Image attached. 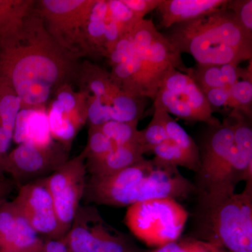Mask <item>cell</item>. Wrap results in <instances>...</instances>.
I'll return each instance as SVG.
<instances>
[{
	"label": "cell",
	"mask_w": 252,
	"mask_h": 252,
	"mask_svg": "<svg viewBox=\"0 0 252 252\" xmlns=\"http://www.w3.org/2000/svg\"><path fill=\"white\" fill-rule=\"evenodd\" d=\"M208 245L209 249H210L211 252H230L227 251V250H223V249L218 248V247L215 246V245H211V244L207 243Z\"/></svg>",
	"instance_id": "f35d334b"
},
{
	"label": "cell",
	"mask_w": 252,
	"mask_h": 252,
	"mask_svg": "<svg viewBox=\"0 0 252 252\" xmlns=\"http://www.w3.org/2000/svg\"><path fill=\"white\" fill-rule=\"evenodd\" d=\"M107 1L109 6L107 18L114 20L122 28L124 34L131 31L136 23L140 21L135 17L132 11L123 2L122 0H109Z\"/></svg>",
	"instance_id": "83f0119b"
},
{
	"label": "cell",
	"mask_w": 252,
	"mask_h": 252,
	"mask_svg": "<svg viewBox=\"0 0 252 252\" xmlns=\"http://www.w3.org/2000/svg\"><path fill=\"white\" fill-rule=\"evenodd\" d=\"M224 8L231 11L242 27L252 34V0H227Z\"/></svg>",
	"instance_id": "f1b7e54d"
},
{
	"label": "cell",
	"mask_w": 252,
	"mask_h": 252,
	"mask_svg": "<svg viewBox=\"0 0 252 252\" xmlns=\"http://www.w3.org/2000/svg\"><path fill=\"white\" fill-rule=\"evenodd\" d=\"M86 172V158L81 154L63 163L44 179L65 235L85 193Z\"/></svg>",
	"instance_id": "9c48e42d"
},
{
	"label": "cell",
	"mask_w": 252,
	"mask_h": 252,
	"mask_svg": "<svg viewBox=\"0 0 252 252\" xmlns=\"http://www.w3.org/2000/svg\"><path fill=\"white\" fill-rule=\"evenodd\" d=\"M124 34L122 28L112 18H107L105 20V32H104V49L106 56L113 49L114 46Z\"/></svg>",
	"instance_id": "836d02e7"
},
{
	"label": "cell",
	"mask_w": 252,
	"mask_h": 252,
	"mask_svg": "<svg viewBox=\"0 0 252 252\" xmlns=\"http://www.w3.org/2000/svg\"><path fill=\"white\" fill-rule=\"evenodd\" d=\"M94 1H65V0H45L41 1L44 17L49 21V34L55 36L53 39L59 40L64 32L74 30L77 35L85 41L84 28L89 21V13ZM88 45V44H87Z\"/></svg>",
	"instance_id": "4fadbf2b"
},
{
	"label": "cell",
	"mask_w": 252,
	"mask_h": 252,
	"mask_svg": "<svg viewBox=\"0 0 252 252\" xmlns=\"http://www.w3.org/2000/svg\"><path fill=\"white\" fill-rule=\"evenodd\" d=\"M67 161L62 149L55 144L42 149L29 143L18 144L5 158L2 172L12 176L16 182H25L48 172H54Z\"/></svg>",
	"instance_id": "8fae6325"
},
{
	"label": "cell",
	"mask_w": 252,
	"mask_h": 252,
	"mask_svg": "<svg viewBox=\"0 0 252 252\" xmlns=\"http://www.w3.org/2000/svg\"><path fill=\"white\" fill-rule=\"evenodd\" d=\"M235 146L234 174L237 184L252 181V128L251 120L232 109L228 114Z\"/></svg>",
	"instance_id": "9a60e30c"
},
{
	"label": "cell",
	"mask_w": 252,
	"mask_h": 252,
	"mask_svg": "<svg viewBox=\"0 0 252 252\" xmlns=\"http://www.w3.org/2000/svg\"><path fill=\"white\" fill-rule=\"evenodd\" d=\"M72 252H135L128 240L109 225L94 207H79L63 238Z\"/></svg>",
	"instance_id": "ba28073f"
},
{
	"label": "cell",
	"mask_w": 252,
	"mask_h": 252,
	"mask_svg": "<svg viewBox=\"0 0 252 252\" xmlns=\"http://www.w3.org/2000/svg\"><path fill=\"white\" fill-rule=\"evenodd\" d=\"M57 100L62 104L66 115H71L74 112L77 106V99L72 93L66 90L61 91L58 94Z\"/></svg>",
	"instance_id": "8d00e7d4"
},
{
	"label": "cell",
	"mask_w": 252,
	"mask_h": 252,
	"mask_svg": "<svg viewBox=\"0 0 252 252\" xmlns=\"http://www.w3.org/2000/svg\"><path fill=\"white\" fill-rule=\"evenodd\" d=\"M69 59L41 20L27 18L16 37L0 49V80L19 97L22 108H39L70 75Z\"/></svg>",
	"instance_id": "6da1fadb"
},
{
	"label": "cell",
	"mask_w": 252,
	"mask_h": 252,
	"mask_svg": "<svg viewBox=\"0 0 252 252\" xmlns=\"http://www.w3.org/2000/svg\"><path fill=\"white\" fill-rule=\"evenodd\" d=\"M115 147H117L99 127H91L88 144L82 154L86 160H91L103 157Z\"/></svg>",
	"instance_id": "4316f807"
},
{
	"label": "cell",
	"mask_w": 252,
	"mask_h": 252,
	"mask_svg": "<svg viewBox=\"0 0 252 252\" xmlns=\"http://www.w3.org/2000/svg\"><path fill=\"white\" fill-rule=\"evenodd\" d=\"M151 153L155 155L154 158L156 160L163 163L177 167H184L198 172L200 164L170 140H167L157 147H154Z\"/></svg>",
	"instance_id": "7402d4cb"
},
{
	"label": "cell",
	"mask_w": 252,
	"mask_h": 252,
	"mask_svg": "<svg viewBox=\"0 0 252 252\" xmlns=\"http://www.w3.org/2000/svg\"><path fill=\"white\" fill-rule=\"evenodd\" d=\"M48 118L53 139L69 147L77 133L79 126L64 112L57 109L51 108Z\"/></svg>",
	"instance_id": "cb8c5ba5"
},
{
	"label": "cell",
	"mask_w": 252,
	"mask_h": 252,
	"mask_svg": "<svg viewBox=\"0 0 252 252\" xmlns=\"http://www.w3.org/2000/svg\"><path fill=\"white\" fill-rule=\"evenodd\" d=\"M188 215L175 199L154 198L128 206L125 222L134 236L158 248L179 240Z\"/></svg>",
	"instance_id": "5b68a950"
},
{
	"label": "cell",
	"mask_w": 252,
	"mask_h": 252,
	"mask_svg": "<svg viewBox=\"0 0 252 252\" xmlns=\"http://www.w3.org/2000/svg\"><path fill=\"white\" fill-rule=\"evenodd\" d=\"M228 107L241 112L252 121V81L243 79L230 86Z\"/></svg>",
	"instance_id": "484cf974"
},
{
	"label": "cell",
	"mask_w": 252,
	"mask_h": 252,
	"mask_svg": "<svg viewBox=\"0 0 252 252\" xmlns=\"http://www.w3.org/2000/svg\"><path fill=\"white\" fill-rule=\"evenodd\" d=\"M133 42L131 37L130 31L122 34L112 51L107 55V57H108L109 62L112 67H114L125 62L126 60L133 54Z\"/></svg>",
	"instance_id": "f546056e"
},
{
	"label": "cell",
	"mask_w": 252,
	"mask_h": 252,
	"mask_svg": "<svg viewBox=\"0 0 252 252\" xmlns=\"http://www.w3.org/2000/svg\"><path fill=\"white\" fill-rule=\"evenodd\" d=\"M207 250H206V251L203 252H211V251H210V249H209L208 245H207Z\"/></svg>",
	"instance_id": "ab89813d"
},
{
	"label": "cell",
	"mask_w": 252,
	"mask_h": 252,
	"mask_svg": "<svg viewBox=\"0 0 252 252\" xmlns=\"http://www.w3.org/2000/svg\"><path fill=\"white\" fill-rule=\"evenodd\" d=\"M144 154L138 144L117 147L103 157L86 160V170L91 177H107L140 161L144 158Z\"/></svg>",
	"instance_id": "e0dca14e"
},
{
	"label": "cell",
	"mask_w": 252,
	"mask_h": 252,
	"mask_svg": "<svg viewBox=\"0 0 252 252\" xmlns=\"http://www.w3.org/2000/svg\"><path fill=\"white\" fill-rule=\"evenodd\" d=\"M207 250L206 242L185 240L167 243L152 252H203Z\"/></svg>",
	"instance_id": "4dcf8cb0"
},
{
	"label": "cell",
	"mask_w": 252,
	"mask_h": 252,
	"mask_svg": "<svg viewBox=\"0 0 252 252\" xmlns=\"http://www.w3.org/2000/svg\"><path fill=\"white\" fill-rule=\"evenodd\" d=\"M43 241L13 202L0 205V252H38Z\"/></svg>",
	"instance_id": "7c38bea8"
},
{
	"label": "cell",
	"mask_w": 252,
	"mask_h": 252,
	"mask_svg": "<svg viewBox=\"0 0 252 252\" xmlns=\"http://www.w3.org/2000/svg\"><path fill=\"white\" fill-rule=\"evenodd\" d=\"M137 124L138 121L132 122L110 121L99 127L116 147L132 144L140 145V133L137 129Z\"/></svg>",
	"instance_id": "44dd1931"
},
{
	"label": "cell",
	"mask_w": 252,
	"mask_h": 252,
	"mask_svg": "<svg viewBox=\"0 0 252 252\" xmlns=\"http://www.w3.org/2000/svg\"><path fill=\"white\" fill-rule=\"evenodd\" d=\"M170 28L164 36L180 54H190L197 64L238 66L252 59V34L224 6Z\"/></svg>",
	"instance_id": "3957f363"
},
{
	"label": "cell",
	"mask_w": 252,
	"mask_h": 252,
	"mask_svg": "<svg viewBox=\"0 0 252 252\" xmlns=\"http://www.w3.org/2000/svg\"><path fill=\"white\" fill-rule=\"evenodd\" d=\"M164 114L165 111L154 107L152 120L144 130H140V145L144 154L152 152L154 147L168 140Z\"/></svg>",
	"instance_id": "603a6c76"
},
{
	"label": "cell",
	"mask_w": 252,
	"mask_h": 252,
	"mask_svg": "<svg viewBox=\"0 0 252 252\" xmlns=\"http://www.w3.org/2000/svg\"><path fill=\"white\" fill-rule=\"evenodd\" d=\"M108 1L104 0L94 1L89 13V21H104L108 17Z\"/></svg>",
	"instance_id": "e575fe53"
},
{
	"label": "cell",
	"mask_w": 252,
	"mask_h": 252,
	"mask_svg": "<svg viewBox=\"0 0 252 252\" xmlns=\"http://www.w3.org/2000/svg\"><path fill=\"white\" fill-rule=\"evenodd\" d=\"M147 103V97H135L122 91L113 97L109 103L104 104L107 121L139 122Z\"/></svg>",
	"instance_id": "ffe728a7"
},
{
	"label": "cell",
	"mask_w": 252,
	"mask_h": 252,
	"mask_svg": "<svg viewBox=\"0 0 252 252\" xmlns=\"http://www.w3.org/2000/svg\"><path fill=\"white\" fill-rule=\"evenodd\" d=\"M202 144L199 185L202 194L235 190V146L233 129L228 117L215 121Z\"/></svg>",
	"instance_id": "8992f818"
},
{
	"label": "cell",
	"mask_w": 252,
	"mask_h": 252,
	"mask_svg": "<svg viewBox=\"0 0 252 252\" xmlns=\"http://www.w3.org/2000/svg\"><path fill=\"white\" fill-rule=\"evenodd\" d=\"M38 252H72L69 247L61 239H49L43 241L40 250Z\"/></svg>",
	"instance_id": "d590c367"
},
{
	"label": "cell",
	"mask_w": 252,
	"mask_h": 252,
	"mask_svg": "<svg viewBox=\"0 0 252 252\" xmlns=\"http://www.w3.org/2000/svg\"><path fill=\"white\" fill-rule=\"evenodd\" d=\"M12 202L37 234L50 239H61L65 235L44 179L21 186Z\"/></svg>",
	"instance_id": "30bf717a"
},
{
	"label": "cell",
	"mask_w": 252,
	"mask_h": 252,
	"mask_svg": "<svg viewBox=\"0 0 252 252\" xmlns=\"http://www.w3.org/2000/svg\"><path fill=\"white\" fill-rule=\"evenodd\" d=\"M13 140L16 144L29 143L39 148L54 145L48 114L39 108H22L15 124Z\"/></svg>",
	"instance_id": "5bb4252c"
},
{
	"label": "cell",
	"mask_w": 252,
	"mask_h": 252,
	"mask_svg": "<svg viewBox=\"0 0 252 252\" xmlns=\"http://www.w3.org/2000/svg\"><path fill=\"white\" fill-rule=\"evenodd\" d=\"M132 11L137 19H143L144 16L161 4L162 0H122Z\"/></svg>",
	"instance_id": "1f68e13d"
},
{
	"label": "cell",
	"mask_w": 252,
	"mask_h": 252,
	"mask_svg": "<svg viewBox=\"0 0 252 252\" xmlns=\"http://www.w3.org/2000/svg\"><path fill=\"white\" fill-rule=\"evenodd\" d=\"M241 69L232 64H199L188 68L189 74L202 92L215 88H230L241 78Z\"/></svg>",
	"instance_id": "ac0fdd59"
},
{
	"label": "cell",
	"mask_w": 252,
	"mask_h": 252,
	"mask_svg": "<svg viewBox=\"0 0 252 252\" xmlns=\"http://www.w3.org/2000/svg\"><path fill=\"white\" fill-rule=\"evenodd\" d=\"M207 241L230 252H252V181L245 190L202 194Z\"/></svg>",
	"instance_id": "277c9868"
},
{
	"label": "cell",
	"mask_w": 252,
	"mask_h": 252,
	"mask_svg": "<svg viewBox=\"0 0 252 252\" xmlns=\"http://www.w3.org/2000/svg\"><path fill=\"white\" fill-rule=\"evenodd\" d=\"M230 88H215L204 91L203 94L212 110L215 107L229 106Z\"/></svg>",
	"instance_id": "d6a6232c"
},
{
	"label": "cell",
	"mask_w": 252,
	"mask_h": 252,
	"mask_svg": "<svg viewBox=\"0 0 252 252\" xmlns=\"http://www.w3.org/2000/svg\"><path fill=\"white\" fill-rule=\"evenodd\" d=\"M164 122L168 140L200 164V150L188 132L166 112L164 114Z\"/></svg>",
	"instance_id": "d4e9b609"
},
{
	"label": "cell",
	"mask_w": 252,
	"mask_h": 252,
	"mask_svg": "<svg viewBox=\"0 0 252 252\" xmlns=\"http://www.w3.org/2000/svg\"><path fill=\"white\" fill-rule=\"evenodd\" d=\"M31 3L0 0V49L13 40L21 31Z\"/></svg>",
	"instance_id": "d6986e66"
},
{
	"label": "cell",
	"mask_w": 252,
	"mask_h": 252,
	"mask_svg": "<svg viewBox=\"0 0 252 252\" xmlns=\"http://www.w3.org/2000/svg\"><path fill=\"white\" fill-rule=\"evenodd\" d=\"M227 0H162L157 8L160 27L170 28L189 22L223 7Z\"/></svg>",
	"instance_id": "2e32d148"
},
{
	"label": "cell",
	"mask_w": 252,
	"mask_h": 252,
	"mask_svg": "<svg viewBox=\"0 0 252 252\" xmlns=\"http://www.w3.org/2000/svg\"><path fill=\"white\" fill-rule=\"evenodd\" d=\"M154 99V107L187 122H204L210 125L217 120L193 79L172 66L162 74Z\"/></svg>",
	"instance_id": "52a82bcc"
},
{
	"label": "cell",
	"mask_w": 252,
	"mask_h": 252,
	"mask_svg": "<svg viewBox=\"0 0 252 252\" xmlns=\"http://www.w3.org/2000/svg\"><path fill=\"white\" fill-rule=\"evenodd\" d=\"M193 190L178 167L144 158L114 175L91 177L84 195L92 203L126 207L154 198H186Z\"/></svg>",
	"instance_id": "7a4b0ae2"
},
{
	"label": "cell",
	"mask_w": 252,
	"mask_h": 252,
	"mask_svg": "<svg viewBox=\"0 0 252 252\" xmlns=\"http://www.w3.org/2000/svg\"><path fill=\"white\" fill-rule=\"evenodd\" d=\"M13 189V182L11 180L0 178V205L6 202V199Z\"/></svg>",
	"instance_id": "74e56055"
}]
</instances>
